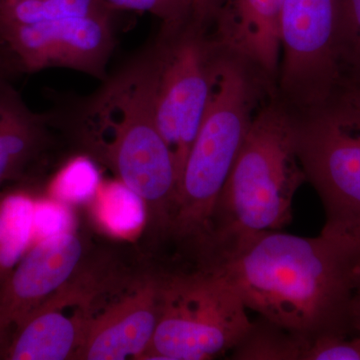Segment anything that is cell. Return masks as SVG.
I'll use <instances>...</instances> for the list:
<instances>
[{
  "label": "cell",
  "mask_w": 360,
  "mask_h": 360,
  "mask_svg": "<svg viewBox=\"0 0 360 360\" xmlns=\"http://www.w3.org/2000/svg\"><path fill=\"white\" fill-rule=\"evenodd\" d=\"M305 181L292 111L274 94L255 115L222 187L198 262H212L257 234L290 224L293 198Z\"/></svg>",
  "instance_id": "277c9868"
},
{
  "label": "cell",
  "mask_w": 360,
  "mask_h": 360,
  "mask_svg": "<svg viewBox=\"0 0 360 360\" xmlns=\"http://www.w3.org/2000/svg\"><path fill=\"white\" fill-rule=\"evenodd\" d=\"M340 6V0H284L276 96L292 112L335 94Z\"/></svg>",
  "instance_id": "ba28073f"
},
{
  "label": "cell",
  "mask_w": 360,
  "mask_h": 360,
  "mask_svg": "<svg viewBox=\"0 0 360 360\" xmlns=\"http://www.w3.org/2000/svg\"><path fill=\"white\" fill-rule=\"evenodd\" d=\"M0 75L11 78V79L16 75L1 45H0Z\"/></svg>",
  "instance_id": "484cf974"
},
{
  "label": "cell",
  "mask_w": 360,
  "mask_h": 360,
  "mask_svg": "<svg viewBox=\"0 0 360 360\" xmlns=\"http://www.w3.org/2000/svg\"><path fill=\"white\" fill-rule=\"evenodd\" d=\"M116 13H150L162 25L181 22L193 15L194 0H103Z\"/></svg>",
  "instance_id": "7402d4cb"
},
{
  "label": "cell",
  "mask_w": 360,
  "mask_h": 360,
  "mask_svg": "<svg viewBox=\"0 0 360 360\" xmlns=\"http://www.w3.org/2000/svg\"><path fill=\"white\" fill-rule=\"evenodd\" d=\"M118 13L70 16L0 33L16 75L63 68L105 79Z\"/></svg>",
  "instance_id": "9c48e42d"
},
{
  "label": "cell",
  "mask_w": 360,
  "mask_h": 360,
  "mask_svg": "<svg viewBox=\"0 0 360 360\" xmlns=\"http://www.w3.org/2000/svg\"><path fill=\"white\" fill-rule=\"evenodd\" d=\"M1 338H2V335H1V333H0V340H1Z\"/></svg>",
  "instance_id": "83f0119b"
},
{
  "label": "cell",
  "mask_w": 360,
  "mask_h": 360,
  "mask_svg": "<svg viewBox=\"0 0 360 360\" xmlns=\"http://www.w3.org/2000/svg\"><path fill=\"white\" fill-rule=\"evenodd\" d=\"M283 4L284 0H229L212 25L225 46L257 65L276 86Z\"/></svg>",
  "instance_id": "7c38bea8"
},
{
  "label": "cell",
  "mask_w": 360,
  "mask_h": 360,
  "mask_svg": "<svg viewBox=\"0 0 360 360\" xmlns=\"http://www.w3.org/2000/svg\"><path fill=\"white\" fill-rule=\"evenodd\" d=\"M82 255L84 245L73 232L33 243L0 286V333L60 290Z\"/></svg>",
  "instance_id": "8fae6325"
},
{
  "label": "cell",
  "mask_w": 360,
  "mask_h": 360,
  "mask_svg": "<svg viewBox=\"0 0 360 360\" xmlns=\"http://www.w3.org/2000/svg\"><path fill=\"white\" fill-rule=\"evenodd\" d=\"M201 267L224 277L246 309L309 343L355 335L360 238L262 232Z\"/></svg>",
  "instance_id": "6da1fadb"
},
{
  "label": "cell",
  "mask_w": 360,
  "mask_h": 360,
  "mask_svg": "<svg viewBox=\"0 0 360 360\" xmlns=\"http://www.w3.org/2000/svg\"><path fill=\"white\" fill-rule=\"evenodd\" d=\"M49 123L51 115L33 111L11 78L0 75V186L18 179L44 150Z\"/></svg>",
  "instance_id": "5bb4252c"
},
{
  "label": "cell",
  "mask_w": 360,
  "mask_h": 360,
  "mask_svg": "<svg viewBox=\"0 0 360 360\" xmlns=\"http://www.w3.org/2000/svg\"><path fill=\"white\" fill-rule=\"evenodd\" d=\"M87 148L146 201L148 220L167 226L176 202L179 174L155 113V73L150 51L103 80L75 113Z\"/></svg>",
  "instance_id": "7a4b0ae2"
},
{
  "label": "cell",
  "mask_w": 360,
  "mask_h": 360,
  "mask_svg": "<svg viewBox=\"0 0 360 360\" xmlns=\"http://www.w3.org/2000/svg\"><path fill=\"white\" fill-rule=\"evenodd\" d=\"M229 0H194L193 16L212 25Z\"/></svg>",
  "instance_id": "cb8c5ba5"
},
{
  "label": "cell",
  "mask_w": 360,
  "mask_h": 360,
  "mask_svg": "<svg viewBox=\"0 0 360 360\" xmlns=\"http://www.w3.org/2000/svg\"><path fill=\"white\" fill-rule=\"evenodd\" d=\"M336 94H340L341 96L347 97L350 103H354V105L360 110V86L354 87V89L341 90V91H338Z\"/></svg>",
  "instance_id": "4316f807"
},
{
  "label": "cell",
  "mask_w": 360,
  "mask_h": 360,
  "mask_svg": "<svg viewBox=\"0 0 360 360\" xmlns=\"http://www.w3.org/2000/svg\"><path fill=\"white\" fill-rule=\"evenodd\" d=\"M34 201L25 191L0 195V286L33 245Z\"/></svg>",
  "instance_id": "2e32d148"
},
{
  "label": "cell",
  "mask_w": 360,
  "mask_h": 360,
  "mask_svg": "<svg viewBox=\"0 0 360 360\" xmlns=\"http://www.w3.org/2000/svg\"><path fill=\"white\" fill-rule=\"evenodd\" d=\"M304 360H360V335L319 338L310 343Z\"/></svg>",
  "instance_id": "603a6c76"
},
{
  "label": "cell",
  "mask_w": 360,
  "mask_h": 360,
  "mask_svg": "<svg viewBox=\"0 0 360 360\" xmlns=\"http://www.w3.org/2000/svg\"><path fill=\"white\" fill-rule=\"evenodd\" d=\"M110 13L116 11L103 0H0V33L58 18Z\"/></svg>",
  "instance_id": "e0dca14e"
},
{
  "label": "cell",
  "mask_w": 360,
  "mask_h": 360,
  "mask_svg": "<svg viewBox=\"0 0 360 360\" xmlns=\"http://www.w3.org/2000/svg\"><path fill=\"white\" fill-rule=\"evenodd\" d=\"M276 94L257 65L224 46L210 101L180 174L167 236L191 253L202 248L222 187L258 110Z\"/></svg>",
  "instance_id": "3957f363"
},
{
  "label": "cell",
  "mask_w": 360,
  "mask_h": 360,
  "mask_svg": "<svg viewBox=\"0 0 360 360\" xmlns=\"http://www.w3.org/2000/svg\"><path fill=\"white\" fill-rule=\"evenodd\" d=\"M75 219L70 205L52 198L35 200L33 208V243L73 232Z\"/></svg>",
  "instance_id": "44dd1931"
},
{
  "label": "cell",
  "mask_w": 360,
  "mask_h": 360,
  "mask_svg": "<svg viewBox=\"0 0 360 360\" xmlns=\"http://www.w3.org/2000/svg\"><path fill=\"white\" fill-rule=\"evenodd\" d=\"M91 202L96 224L115 238L139 236L148 220L146 201L118 179L101 182Z\"/></svg>",
  "instance_id": "9a60e30c"
},
{
  "label": "cell",
  "mask_w": 360,
  "mask_h": 360,
  "mask_svg": "<svg viewBox=\"0 0 360 360\" xmlns=\"http://www.w3.org/2000/svg\"><path fill=\"white\" fill-rule=\"evenodd\" d=\"M352 328L354 335H360V281L354 296V310H352Z\"/></svg>",
  "instance_id": "d4e9b609"
},
{
  "label": "cell",
  "mask_w": 360,
  "mask_h": 360,
  "mask_svg": "<svg viewBox=\"0 0 360 360\" xmlns=\"http://www.w3.org/2000/svg\"><path fill=\"white\" fill-rule=\"evenodd\" d=\"M101 182L96 161L87 155H77L66 161L49 182V198L68 205H80L92 200Z\"/></svg>",
  "instance_id": "ffe728a7"
},
{
  "label": "cell",
  "mask_w": 360,
  "mask_h": 360,
  "mask_svg": "<svg viewBox=\"0 0 360 360\" xmlns=\"http://www.w3.org/2000/svg\"><path fill=\"white\" fill-rule=\"evenodd\" d=\"M310 343L259 316L231 350L234 360H304Z\"/></svg>",
  "instance_id": "ac0fdd59"
},
{
  "label": "cell",
  "mask_w": 360,
  "mask_h": 360,
  "mask_svg": "<svg viewBox=\"0 0 360 360\" xmlns=\"http://www.w3.org/2000/svg\"><path fill=\"white\" fill-rule=\"evenodd\" d=\"M224 47L212 25L193 15L162 25L149 47L155 65L156 122L179 179L210 101Z\"/></svg>",
  "instance_id": "52a82bcc"
},
{
  "label": "cell",
  "mask_w": 360,
  "mask_h": 360,
  "mask_svg": "<svg viewBox=\"0 0 360 360\" xmlns=\"http://www.w3.org/2000/svg\"><path fill=\"white\" fill-rule=\"evenodd\" d=\"M292 113L296 155L326 212L321 233L360 238V110L335 94Z\"/></svg>",
  "instance_id": "8992f818"
},
{
  "label": "cell",
  "mask_w": 360,
  "mask_h": 360,
  "mask_svg": "<svg viewBox=\"0 0 360 360\" xmlns=\"http://www.w3.org/2000/svg\"><path fill=\"white\" fill-rule=\"evenodd\" d=\"M161 272L142 279L136 290L90 317L77 356L85 360L143 359L160 315Z\"/></svg>",
  "instance_id": "30bf717a"
},
{
  "label": "cell",
  "mask_w": 360,
  "mask_h": 360,
  "mask_svg": "<svg viewBox=\"0 0 360 360\" xmlns=\"http://www.w3.org/2000/svg\"><path fill=\"white\" fill-rule=\"evenodd\" d=\"M70 290L60 288L16 324L6 359L63 360L77 356L90 317L66 314Z\"/></svg>",
  "instance_id": "4fadbf2b"
},
{
  "label": "cell",
  "mask_w": 360,
  "mask_h": 360,
  "mask_svg": "<svg viewBox=\"0 0 360 360\" xmlns=\"http://www.w3.org/2000/svg\"><path fill=\"white\" fill-rule=\"evenodd\" d=\"M335 92L360 86V0H340Z\"/></svg>",
  "instance_id": "d6986e66"
},
{
  "label": "cell",
  "mask_w": 360,
  "mask_h": 360,
  "mask_svg": "<svg viewBox=\"0 0 360 360\" xmlns=\"http://www.w3.org/2000/svg\"><path fill=\"white\" fill-rule=\"evenodd\" d=\"M193 269L161 272L160 319L143 359H215L250 329L248 309L231 284L214 270Z\"/></svg>",
  "instance_id": "5b68a950"
}]
</instances>
